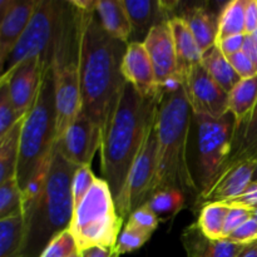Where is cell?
Instances as JSON below:
<instances>
[{
	"instance_id": "1",
	"label": "cell",
	"mask_w": 257,
	"mask_h": 257,
	"mask_svg": "<svg viewBox=\"0 0 257 257\" xmlns=\"http://www.w3.org/2000/svg\"><path fill=\"white\" fill-rule=\"evenodd\" d=\"M77 10L79 13L80 110L103 133L125 83L122 62L128 44L105 32L95 10Z\"/></svg>"
},
{
	"instance_id": "2",
	"label": "cell",
	"mask_w": 257,
	"mask_h": 257,
	"mask_svg": "<svg viewBox=\"0 0 257 257\" xmlns=\"http://www.w3.org/2000/svg\"><path fill=\"white\" fill-rule=\"evenodd\" d=\"M158 97L145 98L125 82L117 105L102 133L100 170L114 200L157 114Z\"/></svg>"
},
{
	"instance_id": "3",
	"label": "cell",
	"mask_w": 257,
	"mask_h": 257,
	"mask_svg": "<svg viewBox=\"0 0 257 257\" xmlns=\"http://www.w3.org/2000/svg\"><path fill=\"white\" fill-rule=\"evenodd\" d=\"M193 117L185 88L173 94H158L157 172L152 195L163 190H178L200 196V186L188 161V138Z\"/></svg>"
},
{
	"instance_id": "4",
	"label": "cell",
	"mask_w": 257,
	"mask_h": 257,
	"mask_svg": "<svg viewBox=\"0 0 257 257\" xmlns=\"http://www.w3.org/2000/svg\"><path fill=\"white\" fill-rule=\"evenodd\" d=\"M75 167L68 162L57 146L44 191L24 217L23 257H39L50 241L69 230L74 213L72 182Z\"/></svg>"
},
{
	"instance_id": "5",
	"label": "cell",
	"mask_w": 257,
	"mask_h": 257,
	"mask_svg": "<svg viewBox=\"0 0 257 257\" xmlns=\"http://www.w3.org/2000/svg\"><path fill=\"white\" fill-rule=\"evenodd\" d=\"M57 102V141L80 112L79 13L70 2H57L50 45Z\"/></svg>"
},
{
	"instance_id": "6",
	"label": "cell",
	"mask_w": 257,
	"mask_h": 257,
	"mask_svg": "<svg viewBox=\"0 0 257 257\" xmlns=\"http://www.w3.org/2000/svg\"><path fill=\"white\" fill-rule=\"evenodd\" d=\"M57 143V102L50 67V53L44 65L35 102L24 117L20 136L17 180L24 187L40 165L52 156Z\"/></svg>"
},
{
	"instance_id": "7",
	"label": "cell",
	"mask_w": 257,
	"mask_h": 257,
	"mask_svg": "<svg viewBox=\"0 0 257 257\" xmlns=\"http://www.w3.org/2000/svg\"><path fill=\"white\" fill-rule=\"evenodd\" d=\"M123 221L109 185L104 178H97L74 210L69 231L79 252L90 247H113L117 246Z\"/></svg>"
},
{
	"instance_id": "8",
	"label": "cell",
	"mask_w": 257,
	"mask_h": 257,
	"mask_svg": "<svg viewBox=\"0 0 257 257\" xmlns=\"http://www.w3.org/2000/svg\"><path fill=\"white\" fill-rule=\"evenodd\" d=\"M193 120L197 127L198 186L201 195L211 187L230 160L236 120L231 112L222 118L195 115Z\"/></svg>"
},
{
	"instance_id": "9",
	"label": "cell",
	"mask_w": 257,
	"mask_h": 257,
	"mask_svg": "<svg viewBox=\"0 0 257 257\" xmlns=\"http://www.w3.org/2000/svg\"><path fill=\"white\" fill-rule=\"evenodd\" d=\"M157 148L155 118L146 136L145 142L131 167L124 186L119 196L115 198L117 211L124 221H127L131 213L145 205L152 196L153 183L157 172Z\"/></svg>"
},
{
	"instance_id": "10",
	"label": "cell",
	"mask_w": 257,
	"mask_h": 257,
	"mask_svg": "<svg viewBox=\"0 0 257 257\" xmlns=\"http://www.w3.org/2000/svg\"><path fill=\"white\" fill-rule=\"evenodd\" d=\"M55 5H57V2L39 0V4L27 29L19 38L15 47L13 48L4 65L0 68L2 70L0 78L10 74L15 68L27 60L44 57L49 52L53 34H54Z\"/></svg>"
},
{
	"instance_id": "11",
	"label": "cell",
	"mask_w": 257,
	"mask_h": 257,
	"mask_svg": "<svg viewBox=\"0 0 257 257\" xmlns=\"http://www.w3.org/2000/svg\"><path fill=\"white\" fill-rule=\"evenodd\" d=\"M185 90L195 115L222 118L230 112V94L215 82L202 63L185 78Z\"/></svg>"
},
{
	"instance_id": "12",
	"label": "cell",
	"mask_w": 257,
	"mask_h": 257,
	"mask_svg": "<svg viewBox=\"0 0 257 257\" xmlns=\"http://www.w3.org/2000/svg\"><path fill=\"white\" fill-rule=\"evenodd\" d=\"M55 146L75 167L90 166L95 152L102 146V130L80 110Z\"/></svg>"
},
{
	"instance_id": "13",
	"label": "cell",
	"mask_w": 257,
	"mask_h": 257,
	"mask_svg": "<svg viewBox=\"0 0 257 257\" xmlns=\"http://www.w3.org/2000/svg\"><path fill=\"white\" fill-rule=\"evenodd\" d=\"M49 53L50 49L44 57L27 60L10 74L0 78V84L7 85L9 98L19 118L25 117L34 104Z\"/></svg>"
},
{
	"instance_id": "14",
	"label": "cell",
	"mask_w": 257,
	"mask_h": 257,
	"mask_svg": "<svg viewBox=\"0 0 257 257\" xmlns=\"http://www.w3.org/2000/svg\"><path fill=\"white\" fill-rule=\"evenodd\" d=\"M39 0H2L0 2V68L27 29Z\"/></svg>"
},
{
	"instance_id": "15",
	"label": "cell",
	"mask_w": 257,
	"mask_h": 257,
	"mask_svg": "<svg viewBox=\"0 0 257 257\" xmlns=\"http://www.w3.org/2000/svg\"><path fill=\"white\" fill-rule=\"evenodd\" d=\"M255 168L256 162L252 161H245L228 167L210 188L198 196L197 203L201 206L215 202L228 203L240 197L252 183Z\"/></svg>"
},
{
	"instance_id": "16",
	"label": "cell",
	"mask_w": 257,
	"mask_h": 257,
	"mask_svg": "<svg viewBox=\"0 0 257 257\" xmlns=\"http://www.w3.org/2000/svg\"><path fill=\"white\" fill-rule=\"evenodd\" d=\"M122 75L142 97H158L155 68L143 43L132 42L127 45L122 62Z\"/></svg>"
},
{
	"instance_id": "17",
	"label": "cell",
	"mask_w": 257,
	"mask_h": 257,
	"mask_svg": "<svg viewBox=\"0 0 257 257\" xmlns=\"http://www.w3.org/2000/svg\"><path fill=\"white\" fill-rule=\"evenodd\" d=\"M143 44L155 68L158 84L177 72V55L170 22L155 25Z\"/></svg>"
},
{
	"instance_id": "18",
	"label": "cell",
	"mask_w": 257,
	"mask_h": 257,
	"mask_svg": "<svg viewBox=\"0 0 257 257\" xmlns=\"http://www.w3.org/2000/svg\"><path fill=\"white\" fill-rule=\"evenodd\" d=\"M177 3L148 2V0H123L131 27H132V42L143 43L155 25L163 22H170L172 18V7Z\"/></svg>"
},
{
	"instance_id": "19",
	"label": "cell",
	"mask_w": 257,
	"mask_h": 257,
	"mask_svg": "<svg viewBox=\"0 0 257 257\" xmlns=\"http://www.w3.org/2000/svg\"><path fill=\"white\" fill-rule=\"evenodd\" d=\"M182 240L187 257H240L247 246L232 242L228 238L210 240L202 235L197 225L188 227Z\"/></svg>"
},
{
	"instance_id": "20",
	"label": "cell",
	"mask_w": 257,
	"mask_h": 257,
	"mask_svg": "<svg viewBox=\"0 0 257 257\" xmlns=\"http://www.w3.org/2000/svg\"><path fill=\"white\" fill-rule=\"evenodd\" d=\"M170 25L177 55V72L186 78L195 65L201 64L202 52L198 48L197 42L191 33L187 23L181 15L172 18L170 20Z\"/></svg>"
},
{
	"instance_id": "21",
	"label": "cell",
	"mask_w": 257,
	"mask_h": 257,
	"mask_svg": "<svg viewBox=\"0 0 257 257\" xmlns=\"http://www.w3.org/2000/svg\"><path fill=\"white\" fill-rule=\"evenodd\" d=\"M95 13L102 27L110 37L130 44L132 39V27L123 0H99Z\"/></svg>"
},
{
	"instance_id": "22",
	"label": "cell",
	"mask_w": 257,
	"mask_h": 257,
	"mask_svg": "<svg viewBox=\"0 0 257 257\" xmlns=\"http://www.w3.org/2000/svg\"><path fill=\"white\" fill-rule=\"evenodd\" d=\"M245 161H252L257 163V105L251 117L245 123L236 125L233 150L223 171L236 163Z\"/></svg>"
},
{
	"instance_id": "23",
	"label": "cell",
	"mask_w": 257,
	"mask_h": 257,
	"mask_svg": "<svg viewBox=\"0 0 257 257\" xmlns=\"http://www.w3.org/2000/svg\"><path fill=\"white\" fill-rule=\"evenodd\" d=\"M182 18L187 23L202 54L215 47L217 42V19L206 8H191L186 10Z\"/></svg>"
},
{
	"instance_id": "24",
	"label": "cell",
	"mask_w": 257,
	"mask_h": 257,
	"mask_svg": "<svg viewBox=\"0 0 257 257\" xmlns=\"http://www.w3.org/2000/svg\"><path fill=\"white\" fill-rule=\"evenodd\" d=\"M201 63L215 82L228 94L241 80L240 75L233 69L228 58L218 49L217 45L203 53Z\"/></svg>"
},
{
	"instance_id": "25",
	"label": "cell",
	"mask_w": 257,
	"mask_h": 257,
	"mask_svg": "<svg viewBox=\"0 0 257 257\" xmlns=\"http://www.w3.org/2000/svg\"><path fill=\"white\" fill-rule=\"evenodd\" d=\"M257 105V74L241 79L230 93V112L235 117L236 125L245 123Z\"/></svg>"
},
{
	"instance_id": "26",
	"label": "cell",
	"mask_w": 257,
	"mask_h": 257,
	"mask_svg": "<svg viewBox=\"0 0 257 257\" xmlns=\"http://www.w3.org/2000/svg\"><path fill=\"white\" fill-rule=\"evenodd\" d=\"M23 122L24 117L0 138V183L17 177Z\"/></svg>"
},
{
	"instance_id": "27",
	"label": "cell",
	"mask_w": 257,
	"mask_h": 257,
	"mask_svg": "<svg viewBox=\"0 0 257 257\" xmlns=\"http://www.w3.org/2000/svg\"><path fill=\"white\" fill-rule=\"evenodd\" d=\"M246 5L247 0H232L221 10L217 18V42L233 37L246 34Z\"/></svg>"
},
{
	"instance_id": "28",
	"label": "cell",
	"mask_w": 257,
	"mask_h": 257,
	"mask_svg": "<svg viewBox=\"0 0 257 257\" xmlns=\"http://www.w3.org/2000/svg\"><path fill=\"white\" fill-rule=\"evenodd\" d=\"M228 211L230 206L223 202L208 203L201 207L196 225L205 237L210 240L223 238V227Z\"/></svg>"
},
{
	"instance_id": "29",
	"label": "cell",
	"mask_w": 257,
	"mask_h": 257,
	"mask_svg": "<svg viewBox=\"0 0 257 257\" xmlns=\"http://www.w3.org/2000/svg\"><path fill=\"white\" fill-rule=\"evenodd\" d=\"M24 217L23 215L0 221V257H23Z\"/></svg>"
},
{
	"instance_id": "30",
	"label": "cell",
	"mask_w": 257,
	"mask_h": 257,
	"mask_svg": "<svg viewBox=\"0 0 257 257\" xmlns=\"http://www.w3.org/2000/svg\"><path fill=\"white\" fill-rule=\"evenodd\" d=\"M186 193L178 190H163L153 193L145 203L161 220L173 217L186 205Z\"/></svg>"
},
{
	"instance_id": "31",
	"label": "cell",
	"mask_w": 257,
	"mask_h": 257,
	"mask_svg": "<svg viewBox=\"0 0 257 257\" xmlns=\"http://www.w3.org/2000/svg\"><path fill=\"white\" fill-rule=\"evenodd\" d=\"M23 215V193L17 177L0 183V221Z\"/></svg>"
},
{
	"instance_id": "32",
	"label": "cell",
	"mask_w": 257,
	"mask_h": 257,
	"mask_svg": "<svg viewBox=\"0 0 257 257\" xmlns=\"http://www.w3.org/2000/svg\"><path fill=\"white\" fill-rule=\"evenodd\" d=\"M95 175L93 173L92 167L90 166H80L75 170L74 176H73L72 182V196H73V205H74V210L80 205L87 193L94 185Z\"/></svg>"
},
{
	"instance_id": "33",
	"label": "cell",
	"mask_w": 257,
	"mask_h": 257,
	"mask_svg": "<svg viewBox=\"0 0 257 257\" xmlns=\"http://www.w3.org/2000/svg\"><path fill=\"white\" fill-rule=\"evenodd\" d=\"M78 251L77 242L69 230L53 238L39 257H69Z\"/></svg>"
},
{
	"instance_id": "34",
	"label": "cell",
	"mask_w": 257,
	"mask_h": 257,
	"mask_svg": "<svg viewBox=\"0 0 257 257\" xmlns=\"http://www.w3.org/2000/svg\"><path fill=\"white\" fill-rule=\"evenodd\" d=\"M151 236L152 235H150V233H146L143 232V231H140L137 230V228L132 227V226L125 225L124 228L122 230V232H120L115 247L119 251L120 255L133 252V251L142 247V246L150 240Z\"/></svg>"
},
{
	"instance_id": "35",
	"label": "cell",
	"mask_w": 257,
	"mask_h": 257,
	"mask_svg": "<svg viewBox=\"0 0 257 257\" xmlns=\"http://www.w3.org/2000/svg\"><path fill=\"white\" fill-rule=\"evenodd\" d=\"M20 119L22 118L18 117L12 104L7 85L0 84V138L4 137Z\"/></svg>"
},
{
	"instance_id": "36",
	"label": "cell",
	"mask_w": 257,
	"mask_h": 257,
	"mask_svg": "<svg viewBox=\"0 0 257 257\" xmlns=\"http://www.w3.org/2000/svg\"><path fill=\"white\" fill-rule=\"evenodd\" d=\"M158 223H160V218L147 206L143 205L131 213L125 225L132 226V227L137 228V230L152 235L156 228H157Z\"/></svg>"
},
{
	"instance_id": "37",
	"label": "cell",
	"mask_w": 257,
	"mask_h": 257,
	"mask_svg": "<svg viewBox=\"0 0 257 257\" xmlns=\"http://www.w3.org/2000/svg\"><path fill=\"white\" fill-rule=\"evenodd\" d=\"M230 206V205H228ZM252 217V210L242 206H230V211L225 221L223 227V238H227L232 232H235L241 225Z\"/></svg>"
},
{
	"instance_id": "38",
	"label": "cell",
	"mask_w": 257,
	"mask_h": 257,
	"mask_svg": "<svg viewBox=\"0 0 257 257\" xmlns=\"http://www.w3.org/2000/svg\"><path fill=\"white\" fill-rule=\"evenodd\" d=\"M228 240L240 245H250L257 241V221L253 217L241 225L235 232L228 236Z\"/></svg>"
},
{
	"instance_id": "39",
	"label": "cell",
	"mask_w": 257,
	"mask_h": 257,
	"mask_svg": "<svg viewBox=\"0 0 257 257\" xmlns=\"http://www.w3.org/2000/svg\"><path fill=\"white\" fill-rule=\"evenodd\" d=\"M230 60L231 65L233 67V69L236 70L238 75H240L241 79H247V78H252L257 74V70L253 65V63L251 62L250 58L245 54V53L241 50V52L236 53V54L227 57Z\"/></svg>"
},
{
	"instance_id": "40",
	"label": "cell",
	"mask_w": 257,
	"mask_h": 257,
	"mask_svg": "<svg viewBox=\"0 0 257 257\" xmlns=\"http://www.w3.org/2000/svg\"><path fill=\"white\" fill-rule=\"evenodd\" d=\"M183 88H185V78L182 74L176 72L175 74L167 77L158 84V94H173V93H177L178 90L183 89Z\"/></svg>"
},
{
	"instance_id": "41",
	"label": "cell",
	"mask_w": 257,
	"mask_h": 257,
	"mask_svg": "<svg viewBox=\"0 0 257 257\" xmlns=\"http://www.w3.org/2000/svg\"><path fill=\"white\" fill-rule=\"evenodd\" d=\"M245 38L246 34L233 35V37L226 38V39L216 43V45H217L218 49H220L226 57H231V55L236 54V53L242 50L243 44H245Z\"/></svg>"
},
{
	"instance_id": "42",
	"label": "cell",
	"mask_w": 257,
	"mask_h": 257,
	"mask_svg": "<svg viewBox=\"0 0 257 257\" xmlns=\"http://www.w3.org/2000/svg\"><path fill=\"white\" fill-rule=\"evenodd\" d=\"M227 205L230 206H242V207L253 208L257 206V182H252L250 187L245 191V193L240 196V197L235 198L233 201L228 202Z\"/></svg>"
},
{
	"instance_id": "43",
	"label": "cell",
	"mask_w": 257,
	"mask_h": 257,
	"mask_svg": "<svg viewBox=\"0 0 257 257\" xmlns=\"http://www.w3.org/2000/svg\"><path fill=\"white\" fill-rule=\"evenodd\" d=\"M245 19L246 34H253L257 29V0H247Z\"/></svg>"
},
{
	"instance_id": "44",
	"label": "cell",
	"mask_w": 257,
	"mask_h": 257,
	"mask_svg": "<svg viewBox=\"0 0 257 257\" xmlns=\"http://www.w3.org/2000/svg\"><path fill=\"white\" fill-rule=\"evenodd\" d=\"M79 257H120L119 251L113 247H90L79 252Z\"/></svg>"
},
{
	"instance_id": "45",
	"label": "cell",
	"mask_w": 257,
	"mask_h": 257,
	"mask_svg": "<svg viewBox=\"0 0 257 257\" xmlns=\"http://www.w3.org/2000/svg\"><path fill=\"white\" fill-rule=\"evenodd\" d=\"M242 52L250 58V60L253 63L257 70V39L253 37V34H246Z\"/></svg>"
},
{
	"instance_id": "46",
	"label": "cell",
	"mask_w": 257,
	"mask_h": 257,
	"mask_svg": "<svg viewBox=\"0 0 257 257\" xmlns=\"http://www.w3.org/2000/svg\"><path fill=\"white\" fill-rule=\"evenodd\" d=\"M240 257H257V241L246 246Z\"/></svg>"
},
{
	"instance_id": "47",
	"label": "cell",
	"mask_w": 257,
	"mask_h": 257,
	"mask_svg": "<svg viewBox=\"0 0 257 257\" xmlns=\"http://www.w3.org/2000/svg\"><path fill=\"white\" fill-rule=\"evenodd\" d=\"M251 210H252V217L257 221V206H256V207L251 208Z\"/></svg>"
},
{
	"instance_id": "48",
	"label": "cell",
	"mask_w": 257,
	"mask_h": 257,
	"mask_svg": "<svg viewBox=\"0 0 257 257\" xmlns=\"http://www.w3.org/2000/svg\"><path fill=\"white\" fill-rule=\"evenodd\" d=\"M252 182H257V163H256V168H255V173H253V181Z\"/></svg>"
},
{
	"instance_id": "49",
	"label": "cell",
	"mask_w": 257,
	"mask_h": 257,
	"mask_svg": "<svg viewBox=\"0 0 257 257\" xmlns=\"http://www.w3.org/2000/svg\"><path fill=\"white\" fill-rule=\"evenodd\" d=\"M69 257H79V252H75L74 255H72V256H69Z\"/></svg>"
},
{
	"instance_id": "50",
	"label": "cell",
	"mask_w": 257,
	"mask_h": 257,
	"mask_svg": "<svg viewBox=\"0 0 257 257\" xmlns=\"http://www.w3.org/2000/svg\"><path fill=\"white\" fill-rule=\"evenodd\" d=\"M253 37H255V38H256V39H257V29L255 30V33H253Z\"/></svg>"
}]
</instances>
